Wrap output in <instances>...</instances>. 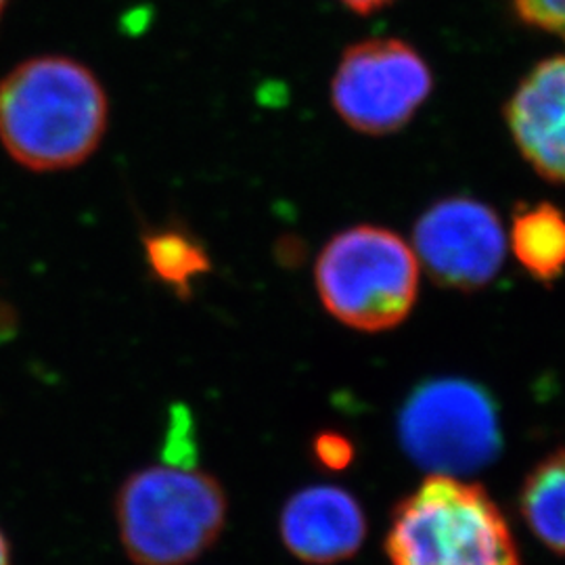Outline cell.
Masks as SVG:
<instances>
[{"label": "cell", "instance_id": "277c9868", "mask_svg": "<svg viewBox=\"0 0 565 565\" xmlns=\"http://www.w3.org/2000/svg\"><path fill=\"white\" fill-rule=\"evenodd\" d=\"M315 282L335 321L380 333L404 323L415 308L419 260L398 233L361 224L324 245L315 264Z\"/></svg>", "mask_w": 565, "mask_h": 565}, {"label": "cell", "instance_id": "8fae6325", "mask_svg": "<svg viewBox=\"0 0 565 565\" xmlns=\"http://www.w3.org/2000/svg\"><path fill=\"white\" fill-rule=\"evenodd\" d=\"M520 511L530 532L565 557V448L534 465L520 490Z\"/></svg>", "mask_w": 565, "mask_h": 565}, {"label": "cell", "instance_id": "3957f363", "mask_svg": "<svg viewBox=\"0 0 565 565\" xmlns=\"http://www.w3.org/2000/svg\"><path fill=\"white\" fill-rule=\"evenodd\" d=\"M121 545L137 565H186L214 545L226 520L223 486L182 465L132 473L116 501Z\"/></svg>", "mask_w": 565, "mask_h": 565}, {"label": "cell", "instance_id": "52a82bcc", "mask_svg": "<svg viewBox=\"0 0 565 565\" xmlns=\"http://www.w3.org/2000/svg\"><path fill=\"white\" fill-rule=\"evenodd\" d=\"M413 252L431 281L446 289L478 291L503 268L505 228L488 203L455 195L429 205L419 216Z\"/></svg>", "mask_w": 565, "mask_h": 565}, {"label": "cell", "instance_id": "9c48e42d", "mask_svg": "<svg viewBox=\"0 0 565 565\" xmlns=\"http://www.w3.org/2000/svg\"><path fill=\"white\" fill-rule=\"evenodd\" d=\"M364 534L363 507L338 486L303 488L282 507V543L306 564H338L352 557Z\"/></svg>", "mask_w": 565, "mask_h": 565}, {"label": "cell", "instance_id": "7a4b0ae2", "mask_svg": "<svg viewBox=\"0 0 565 565\" xmlns=\"http://www.w3.org/2000/svg\"><path fill=\"white\" fill-rule=\"evenodd\" d=\"M392 565H522L505 513L484 486L429 476L394 509Z\"/></svg>", "mask_w": 565, "mask_h": 565}, {"label": "cell", "instance_id": "30bf717a", "mask_svg": "<svg viewBox=\"0 0 565 565\" xmlns=\"http://www.w3.org/2000/svg\"><path fill=\"white\" fill-rule=\"evenodd\" d=\"M509 247L525 273L541 282L565 270V214L551 202L522 203L511 221Z\"/></svg>", "mask_w": 565, "mask_h": 565}, {"label": "cell", "instance_id": "9a60e30c", "mask_svg": "<svg viewBox=\"0 0 565 565\" xmlns=\"http://www.w3.org/2000/svg\"><path fill=\"white\" fill-rule=\"evenodd\" d=\"M340 2L343 7H348L350 11L359 13V15H371V13H377L385 7H390L396 0H340Z\"/></svg>", "mask_w": 565, "mask_h": 565}, {"label": "cell", "instance_id": "7c38bea8", "mask_svg": "<svg viewBox=\"0 0 565 565\" xmlns=\"http://www.w3.org/2000/svg\"><path fill=\"white\" fill-rule=\"evenodd\" d=\"M142 247L151 273L182 298L210 270L205 247L181 228L153 231L142 237Z\"/></svg>", "mask_w": 565, "mask_h": 565}, {"label": "cell", "instance_id": "2e32d148", "mask_svg": "<svg viewBox=\"0 0 565 565\" xmlns=\"http://www.w3.org/2000/svg\"><path fill=\"white\" fill-rule=\"evenodd\" d=\"M0 565H9V545L2 534H0Z\"/></svg>", "mask_w": 565, "mask_h": 565}, {"label": "cell", "instance_id": "e0dca14e", "mask_svg": "<svg viewBox=\"0 0 565 565\" xmlns=\"http://www.w3.org/2000/svg\"><path fill=\"white\" fill-rule=\"evenodd\" d=\"M7 2H9V0H0V18H2V11H4V7H7Z\"/></svg>", "mask_w": 565, "mask_h": 565}, {"label": "cell", "instance_id": "ba28073f", "mask_svg": "<svg viewBox=\"0 0 565 565\" xmlns=\"http://www.w3.org/2000/svg\"><path fill=\"white\" fill-rule=\"evenodd\" d=\"M505 120L525 162L565 186V55L525 74L507 102Z\"/></svg>", "mask_w": 565, "mask_h": 565}, {"label": "cell", "instance_id": "5bb4252c", "mask_svg": "<svg viewBox=\"0 0 565 565\" xmlns=\"http://www.w3.org/2000/svg\"><path fill=\"white\" fill-rule=\"evenodd\" d=\"M354 448L348 438L335 431H323L315 440V457L329 469H342L352 461Z\"/></svg>", "mask_w": 565, "mask_h": 565}, {"label": "cell", "instance_id": "4fadbf2b", "mask_svg": "<svg viewBox=\"0 0 565 565\" xmlns=\"http://www.w3.org/2000/svg\"><path fill=\"white\" fill-rule=\"evenodd\" d=\"M513 13L527 28L565 41V0H513Z\"/></svg>", "mask_w": 565, "mask_h": 565}, {"label": "cell", "instance_id": "6da1fadb", "mask_svg": "<svg viewBox=\"0 0 565 565\" xmlns=\"http://www.w3.org/2000/svg\"><path fill=\"white\" fill-rule=\"evenodd\" d=\"M107 118L103 84L81 61L34 57L0 82V141L28 170L86 162L102 145Z\"/></svg>", "mask_w": 565, "mask_h": 565}, {"label": "cell", "instance_id": "8992f818", "mask_svg": "<svg viewBox=\"0 0 565 565\" xmlns=\"http://www.w3.org/2000/svg\"><path fill=\"white\" fill-rule=\"evenodd\" d=\"M434 88L422 53L398 39H366L343 51L331 103L350 128L384 137L404 128Z\"/></svg>", "mask_w": 565, "mask_h": 565}, {"label": "cell", "instance_id": "5b68a950", "mask_svg": "<svg viewBox=\"0 0 565 565\" xmlns=\"http://www.w3.org/2000/svg\"><path fill=\"white\" fill-rule=\"evenodd\" d=\"M398 438L413 463L452 478L492 463L503 448L494 398L482 385L461 377L419 385L398 415Z\"/></svg>", "mask_w": 565, "mask_h": 565}]
</instances>
